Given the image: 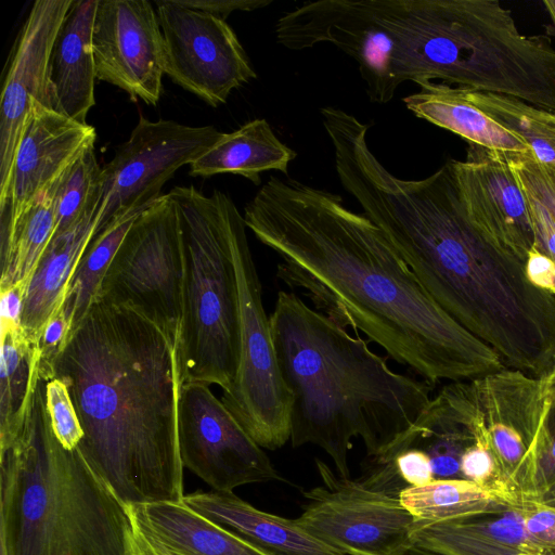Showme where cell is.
<instances>
[{
  "instance_id": "1",
  "label": "cell",
  "mask_w": 555,
  "mask_h": 555,
  "mask_svg": "<svg viewBox=\"0 0 555 555\" xmlns=\"http://www.w3.org/2000/svg\"><path fill=\"white\" fill-rule=\"evenodd\" d=\"M243 217L279 256L280 280L430 386L506 367L433 299L383 231L365 214L347 208L340 195L272 176Z\"/></svg>"
},
{
  "instance_id": "2",
  "label": "cell",
  "mask_w": 555,
  "mask_h": 555,
  "mask_svg": "<svg viewBox=\"0 0 555 555\" xmlns=\"http://www.w3.org/2000/svg\"><path fill=\"white\" fill-rule=\"evenodd\" d=\"M356 199L433 299L506 367L537 378L552 370L555 297L532 286L525 263L473 225L450 160L420 180L378 168Z\"/></svg>"
},
{
  "instance_id": "3",
  "label": "cell",
  "mask_w": 555,
  "mask_h": 555,
  "mask_svg": "<svg viewBox=\"0 0 555 555\" xmlns=\"http://www.w3.org/2000/svg\"><path fill=\"white\" fill-rule=\"evenodd\" d=\"M52 378L67 387L77 447L127 507L182 502L177 343L138 311L100 299L70 334Z\"/></svg>"
},
{
  "instance_id": "4",
  "label": "cell",
  "mask_w": 555,
  "mask_h": 555,
  "mask_svg": "<svg viewBox=\"0 0 555 555\" xmlns=\"http://www.w3.org/2000/svg\"><path fill=\"white\" fill-rule=\"evenodd\" d=\"M283 380L291 393L289 441L314 444L349 478L348 452L361 438L367 457L388 451L428 405L431 387L390 369L360 336L280 291L270 315Z\"/></svg>"
},
{
  "instance_id": "5",
  "label": "cell",
  "mask_w": 555,
  "mask_h": 555,
  "mask_svg": "<svg viewBox=\"0 0 555 555\" xmlns=\"http://www.w3.org/2000/svg\"><path fill=\"white\" fill-rule=\"evenodd\" d=\"M39 378L13 444L0 452V542L7 555H132L130 509L54 435Z\"/></svg>"
},
{
  "instance_id": "6",
  "label": "cell",
  "mask_w": 555,
  "mask_h": 555,
  "mask_svg": "<svg viewBox=\"0 0 555 555\" xmlns=\"http://www.w3.org/2000/svg\"><path fill=\"white\" fill-rule=\"evenodd\" d=\"M180 221L184 249L182 321L177 346L180 384L231 387L238 366L237 294L230 247L238 210L219 190L193 185L167 193Z\"/></svg>"
},
{
  "instance_id": "7",
  "label": "cell",
  "mask_w": 555,
  "mask_h": 555,
  "mask_svg": "<svg viewBox=\"0 0 555 555\" xmlns=\"http://www.w3.org/2000/svg\"><path fill=\"white\" fill-rule=\"evenodd\" d=\"M246 228L237 210L231 223L230 247L237 294L240 357L235 378L222 392L221 401L261 448L273 451L289 440L291 393L280 372Z\"/></svg>"
},
{
  "instance_id": "8",
  "label": "cell",
  "mask_w": 555,
  "mask_h": 555,
  "mask_svg": "<svg viewBox=\"0 0 555 555\" xmlns=\"http://www.w3.org/2000/svg\"><path fill=\"white\" fill-rule=\"evenodd\" d=\"M184 276L179 216L168 194L133 221L111 261L95 299L129 307L164 330L178 346Z\"/></svg>"
},
{
  "instance_id": "9",
  "label": "cell",
  "mask_w": 555,
  "mask_h": 555,
  "mask_svg": "<svg viewBox=\"0 0 555 555\" xmlns=\"http://www.w3.org/2000/svg\"><path fill=\"white\" fill-rule=\"evenodd\" d=\"M314 462L322 485L304 492L302 513L295 518L304 530L345 555H403L413 545L418 521L398 496Z\"/></svg>"
},
{
  "instance_id": "10",
  "label": "cell",
  "mask_w": 555,
  "mask_h": 555,
  "mask_svg": "<svg viewBox=\"0 0 555 555\" xmlns=\"http://www.w3.org/2000/svg\"><path fill=\"white\" fill-rule=\"evenodd\" d=\"M222 133L214 126L152 121L141 115L129 139L102 167L98 232L112 220L151 206L175 172L203 155Z\"/></svg>"
},
{
  "instance_id": "11",
  "label": "cell",
  "mask_w": 555,
  "mask_h": 555,
  "mask_svg": "<svg viewBox=\"0 0 555 555\" xmlns=\"http://www.w3.org/2000/svg\"><path fill=\"white\" fill-rule=\"evenodd\" d=\"M164 72L178 86L217 107L257 77L235 31L224 18L157 0Z\"/></svg>"
},
{
  "instance_id": "12",
  "label": "cell",
  "mask_w": 555,
  "mask_h": 555,
  "mask_svg": "<svg viewBox=\"0 0 555 555\" xmlns=\"http://www.w3.org/2000/svg\"><path fill=\"white\" fill-rule=\"evenodd\" d=\"M178 438L183 466L211 487L283 480L269 456L204 384H180Z\"/></svg>"
},
{
  "instance_id": "13",
  "label": "cell",
  "mask_w": 555,
  "mask_h": 555,
  "mask_svg": "<svg viewBox=\"0 0 555 555\" xmlns=\"http://www.w3.org/2000/svg\"><path fill=\"white\" fill-rule=\"evenodd\" d=\"M474 380L503 480L519 502L529 501L550 403L541 378L504 367Z\"/></svg>"
},
{
  "instance_id": "14",
  "label": "cell",
  "mask_w": 555,
  "mask_h": 555,
  "mask_svg": "<svg viewBox=\"0 0 555 555\" xmlns=\"http://www.w3.org/2000/svg\"><path fill=\"white\" fill-rule=\"evenodd\" d=\"M92 51L96 79L156 105L162 94L164 42L156 11L146 0H98Z\"/></svg>"
},
{
  "instance_id": "15",
  "label": "cell",
  "mask_w": 555,
  "mask_h": 555,
  "mask_svg": "<svg viewBox=\"0 0 555 555\" xmlns=\"http://www.w3.org/2000/svg\"><path fill=\"white\" fill-rule=\"evenodd\" d=\"M468 219L490 243L526 262L534 245L527 196L506 156L468 143L463 160L450 159Z\"/></svg>"
},
{
  "instance_id": "16",
  "label": "cell",
  "mask_w": 555,
  "mask_h": 555,
  "mask_svg": "<svg viewBox=\"0 0 555 555\" xmlns=\"http://www.w3.org/2000/svg\"><path fill=\"white\" fill-rule=\"evenodd\" d=\"M95 140L94 127L34 101L0 191V232L10 229Z\"/></svg>"
},
{
  "instance_id": "17",
  "label": "cell",
  "mask_w": 555,
  "mask_h": 555,
  "mask_svg": "<svg viewBox=\"0 0 555 555\" xmlns=\"http://www.w3.org/2000/svg\"><path fill=\"white\" fill-rule=\"evenodd\" d=\"M73 0H37L16 38L0 101V191L5 186L33 102L48 106L51 50Z\"/></svg>"
},
{
  "instance_id": "18",
  "label": "cell",
  "mask_w": 555,
  "mask_h": 555,
  "mask_svg": "<svg viewBox=\"0 0 555 555\" xmlns=\"http://www.w3.org/2000/svg\"><path fill=\"white\" fill-rule=\"evenodd\" d=\"M98 0H73L57 31L48 66V106L87 124L95 104V63L92 51Z\"/></svg>"
},
{
  "instance_id": "19",
  "label": "cell",
  "mask_w": 555,
  "mask_h": 555,
  "mask_svg": "<svg viewBox=\"0 0 555 555\" xmlns=\"http://www.w3.org/2000/svg\"><path fill=\"white\" fill-rule=\"evenodd\" d=\"M182 502L270 555H345L313 538L295 519L260 511L233 492L196 491Z\"/></svg>"
},
{
  "instance_id": "20",
  "label": "cell",
  "mask_w": 555,
  "mask_h": 555,
  "mask_svg": "<svg viewBox=\"0 0 555 555\" xmlns=\"http://www.w3.org/2000/svg\"><path fill=\"white\" fill-rule=\"evenodd\" d=\"M142 534L169 555H270L183 502L129 507Z\"/></svg>"
},
{
  "instance_id": "21",
  "label": "cell",
  "mask_w": 555,
  "mask_h": 555,
  "mask_svg": "<svg viewBox=\"0 0 555 555\" xmlns=\"http://www.w3.org/2000/svg\"><path fill=\"white\" fill-rule=\"evenodd\" d=\"M413 545L444 555H546L527 533L519 504L499 513L417 525Z\"/></svg>"
},
{
  "instance_id": "22",
  "label": "cell",
  "mask_w": 555,
  "mask_h": 555,
  "mask_svg": "<svg viewBox=\"0 0 555 555\" xmlns=\"http://www.w3.org/2000/svg\"><path fill=\"white\" fill-rule=\"evenodd\" d=\"M417 85L420 90L403 99L406 108L416 117L507 158L534 157L522 139L473 104L465 96L462 87L436 81Z\"/></svg>"
},
{
  "instance_id": "23",
  "label": "cell",
  "mask_w": 555,
  "mask_h": 555,
  "mask_svg": "<svg viewBox=\"0 0 555 555\" xmlns=\"http://www.w3.org/2000/svg\"><path fill=\"white\" fill-rule=\"evenodd\" d=\"M98 210L73 229L54 235L26 287L21 327L38 345L46 323L63 304L67 286L99 227Z\"/></svg>"
},
{
  "instance_id": "24",
  "label": "cell",
  "mask_w": 555,
  "mask_h": 555,
  "mask_svg": "<svg viewBox=\"0 0 555 555\" xmlns=\"http://www.w3.org/2000/svg\"><path fill=\"white\" fill-rule=\"evenodd\" d=\"M295 157L296 152L276 137L270 124L264 118H256L232 132H223L190 164V175L208 178L231 173L258 185L264 171L278 170L287 175Z\"/></svg>"
},
{
  "instance_id": "25",
  "label": "cell",
  "mask_w": 555,
  "mask_h": 555,
  "mask_svg": "<svg viewBox=\"0 0 555 555\" xmlns=\"http://www.w3.org/2000/svg\"><path fill=\"white\" fill-rule=\"evenodd\" d=\"M0 452L22 431L39 382L40 353L21 325L0 322Z\"/></svg>"
},
{
  "instance_id": "26",
  "label": "cell",
  "mask_w": 555,
  "mask_h": 555,
  "mask_svg": "<svg viewBox=\"0 0 555 555\" xmlns=\"http://www.w3.org/2000/svg\"><path fill=\"white\" fill-rule=\"evenodd\" d=\"M54 184L7 231L0 232V292L28 284L55 231Z\"/></svg>"
},
{
  "instance_id": "27",
  "label": "cell",
  "mask_w": 555,
  "mask_h": 555,
  "mask_svg": "<svg viewBox=\"0 0 555 555\" xmlns=\"http://www.w3.org/2000/svg\"><path fill=\"white\" fill-rule=\"evenodd\" d=\"M399 500L418 525L499 513L511 507L491 492L465 479H434L424 486L408 487L401 491Z\"/></svg>"
},
{
  "instance_id": "28",
  "label": "cell",
  "mask_w": 555,
  "mask_h": 555,
  "mask_svg": "<svg viewBox=\"0 0 555 555\" xmlns=\"http://www.w3.org/2000/svg\"><path fill=\"white\" fill-rule=\"evenodd\" d=\"M143 210L132 211L112 220L89 242L69 281L62 304L70 325L69 336L95 301L100 284L111 261L131 224Z\"/></svg>"
},
{
  "instance_id": "29",
  "label": "cell",
  "mask_w": 555,
  "mask_h": 555,
  "mask_svg": "<svg viewBox=\"0 0 555 555\" xmlns=\"http://www.w3.org/2000/svg\"><path fill=\"white\" fill-rule=\"evenodd\" d=\"M478 108L522 139L534 158L555 171V112L519 99L463 88Z\"/></svg>"
},
{
  "instance_id": "30",
  "label": "cell",
  "mask_w": 555,
  "mask_h": 555,
  "mask_svg": "<svg viewBox=\"0 0 555 555\" xmlns=\"http://www.w3.org/2000/svg\"><path fill=\"white\" fill-rule=\"evenodd\" d=\"M102 194V167L94 145L88 147L73 162L53 188L55 231L62 234L99 208Z\"/></svg>"
},
{
  "instance_id": "31",
  "label": "cell",
  "mask_w": 555,
  "mask_h": 555,
  "mask_svg": "<svg viewBox=\"0 0 555 555\" xmlns=\"http://www.w3.org/2000/svg\"><path fill=\"white\" fill-rule=\"evenodd\" d=\"M46 404L55 437L66 450H76L83 431L69 391L61 379L46 383Z\"/></svg>"
},
{
  "instance_id": "32",
  "label": "cell",
  "mask_w": 555,
  "mask_h": 555,
  "mask_svg": "<svg viewBox=\"0 0 555 555\" xmlns=\"http://www.w3.org/2000/svg\"><path fill=\"white\" fill-rule=\"evenodd\" d=\"M507 159L522 190L535 197L555 220V171L532 156Z\"/></svg>"
},
{
  "instance_id": "33",
  "label": "cell",
  "mask_w": 555,
  "mask_h": 555,
  "mask_svg": "<svg viewBox=\"0 0 555 555\" xmlns=\"http://www.w3.org/2000/svg\"><path fill=\"white\" fill-rule=\"evenodd\" d=\"M546 397L550 403L535 456L532 493L529 501H538L555 481V393Z\"/></svg>"
},
{
  "instance_id": "34",
  "label": "cell",
  "mask_w": 555,
  "mask_h": 555,
  "mask_svg": "<svg viewBox=\"0 0 555 555\" xmlns=\"http://www.w3.org/2000/svg\"><path fill=\"white\" fill-rule=\"evenodd\" d=\"M69 332L70 325L61 305L46 323L38 341L40 378L47 382L52 379L53 364L64 349Z\"/></svg>"
},
{
  "instance_id": "35",
  "label": "cell",
  "mask_w": 555,
  "mask_h": 555,
  "mask_svg": "<svg viewBox=\"0 0 555 555\" xmlns=\"http://www.w3.org/2000/svg\"><path fill=\"white\" fill-rule=\"evenodd\" d=\"M519 507L530 539L546 554L555 550V507L538 501H522Z\"/></svg>"
},
{
  "instance_id": "36",
  "label": "cell",
  "mask_w": 555,
  "mask_h": 555,
  "mask_svg": "<svg viewBox=\"0 0 555 555\" xmlns=\"http://www.w3.org/2000/svg\"><path fill=\"white\" fill-rule=\"evenodd\" d=\"M367 460L375 463H392L400 478L409 487L424 486L434 480L429 456L415 447L403 448L385 461Z\"/></svg>"
},
{
  "instance_id": "37",
  "label": "cell",
  "mask_w": 555,
  "mask_h": 555,
  "mask_svg": "<svg viewBox=\"0 0 555 555\" xmlns=\"http://www.w3.org/2000/svg\"><path fill=\"white\" fill-rule=\"evenodd\" d=\"M525 194L534 232L533 247L555 262V220L535 197L527 192Z\"/></svg>"
},
{
  "instance_id": "38",
  "label": "cell",
  "mask_w": 555,
  "mask_h": 555,
  "mask_svg": "<svg viewBox=\"0 0 555 555\" xmlns=\"http://www.w3.org/2000/svg\"><path fill=\"white\" fill-rule=\"evenodd\" d=\"M525 274L532 286L555 297V262L535 247L528 253Z\"/></svg>"
},
{
  "instance_id": "39",
  "label": "cell",
  "mask_w": 555,
  "mask_h": 555,
  "mask_svg": "<svg viewBox=\"0 0 555 555\" xmlns=\"http://www.w3.org/2000/svg\"><path fill=\"white\" fill-rule=\"evenodd\" d=\"M180 4L204 11L225 20L235 11H255L266 8L272 0H177Z\"/></svg>"
},
{
  "instance_id": "40",
  "label": "cell",
  "mask_w": 555,
  "mask_h": 555,
  "mask_svg": "<svg viewBox=\"0 0 555 555\" xmlns=\"http://www.w3.org/2000/svg\"><path fill=\"white\" fill-rule=\"evenodd\" d=\"M27 284H16L0 292V322L21 325Z\"/></svg>"
},
{
  "instance_id": "41",
  "label": "cell",
  "mask_w": 555,
  "mask_h": 555,
  "mask_svg": "<svg viewBox=\"0 0 555 555\" xmlns=\"http://www.w3.org/2000/svg\"><path fill=\"white\" fill-rule=\"evenodd\" d=\"M133 522V521H132ZM133 545L132 555H156L152 544L141 533L133 522Z\"/></svg>"
},
{
  "instance_id": "42",
  "label": "cell",
  "mask_w": 555,
  "mask_h": 555,
  "mask_svg": "<svg viewBox=\"0 0 555 555\" xmlns=\"http://www.w3.org/2000/svg\"><path fill=\"white\" fill-rule=\"evenodd\" d=\"M544 396L555 393V363L552 370L541 378Z\"/></svg>"
},
{
  "instance_id": "43",
  "label": "cell",
  "mask_w": 555,
  "mask_h": 555,
  "mask_svg": "<svg viewBox=\"0 0 555 555\" xmlns=\"http://www.w3.org/2000/svg\"><path fill=\"white\" fill-rule=\"evenodd\" d=\"M538 502L555 507V481L548 487V489L541 495Z\"/></svg>"
},
{
  "instance_id": "44",
  "label": "cell",
  "mask_w": 555,
  "mask_h": 555,
  "mask_svg": "<svg viewBox=\"0 0 555 555\" xmlns=\"http://www.w3.org/2000/svg\"><path fill=\"white\" fill-rule=\"evenodd\" d=\"M403 555H444L422 546L412 545Z\"/></svg>"
},
{
  "instance_id": "45",
  "label": "cell",
  "mask_w": 555,
  "mask_h": 555,
  "mask_svg": "<svg viewBox=\"0 0 555 555\" xmlns=\"http://www.w3.org/2000/svg\"><path fill=\"white\" fill-rule=\"evenodd\" d=\"M543 5L545 7L555 29V0H544Z\"/></svg>"
},
{
  "instance_id": "46",
  "label": "cell",
  "mask_w": 555,
  "mask_h": 555,
  "mask_svg": "<svg viewBox=\"0 0 555 555\" xmlns=\"http://www.w3.org/2000/svg\"><path fill=\"white\" fill-rule=\"evenodd\" d=\"M0 555H7V550L2 542H0Z\"/></svg>"
}]
</instances>
